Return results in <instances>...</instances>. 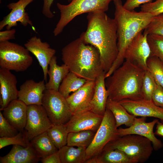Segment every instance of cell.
<instances>
[{
	"label": "cell",
	"instance_id": "obj_27",
	"mask_svg": "<svg viewBox=\"0 0 163 163\" xmlns=\"http://www.w3.org/2000/svg\"><path fill=\"white\" fill-rule=\"evenodd\" d=\"M86 148L66 145L58 149L61 163H85Z\"/></svg>",
	"mask_w": 163,
	"mask_h": 163
},
{
	"label": "cell",
	"instance_id": "obj_19",
	"mask_svg": "<svg viewBox=\"0 0 163 163\" xmlns=\"http://www.w3.org/2000/svg\"><path fill=\"white\" fill-rule=\"evenodd\" d=\"M44 81L36 82L29 79L25 81L20 86L18 99L27 106L42 105L44 92L46 89Z\"/></svg>",
	"mask_w": 163,
	"mask_h": 163
},
{
	"label": "cell",
	"instance_id": "obj_34",
	"mask_svg": "<svg viewBox=\"0 0 163 163\" xmlns=\"http://www.w3.org/2000/svg\"><path fill=\"white\" fill-rule=\"evenodd\" d=\"M157 84L148 70L145 71L142 87V93L143 99L152 101V94Z\"/></svg>",
	"mask_w": 163,
	"mask_h": 163
},
{
	"label": "cell",
	"instance_id": "obj_42",
	"mask_svg": "<svg viewBox=\"0 0 163 163\" xmlns=\"http://www.w3.org/2000/svg\"><path fill=\"white\" fill-rule=\"evenodd\" d=\"M41 161L42 163H61L58 151L41 159Z\"/></svg>",
	"mask_w": 163,
	"mask_h": 163
},
{
	"label": "cell",
	"instance_id": "obj_7",
	"mask_svg": "<svg viewBox=\"0 0 163 163\" xmlns=\"http://www.w3.org/2000/svg\"><path fill=\"white\" fill-rule=\"evenodd\" d=\"M33 62V58L25 47L9 41L0 42L1 68L22 72L27 70Z\"/></svg>",
	"mask_w": 163,
	"mask_h": 163
},
{
	"label": "cell",
	"instance_id": "obj_39",
	"mask_svg": "<svg viewBox=\"0 0 163 163\" xmlns=\"http://www.w3.org/2000/svg\"><path fill=\"white\" fill-rule=\"evenodd\" d=\"M152 0H126L123 5L126 9L130 11H133L142 5L151 2Z\"/></svg>",
	"mask_w": 163,
	"mask_h": 163
},
{
	"label": "cell",
	"instance_id": "obj_35",
	"mask_svg": "<svg viewBox=\"0 0 163 163\" xmlns=\"http://www.w3.org/2000/svg\"><path fill=\"white\" fill-rule=\"evenodd\" d=\"M143 33L163 36V13L153 16Z\"/></svg>",
	"mask_w": 163,
	"mask_h": 163
},
{
	"label": "cell",
	"instance_id": "obj_10",
	"mask_svg": "<svg viewBox=\"0 0 163 163\" xmlns=\"http://www.w3.org/2000/svg\"><path fill=\"white\" fill-rule=\"evenodd\" d=\"M53 125L42 105L27 106L26 122L24 129L30 141L35 137L46 131Z\"/></svg>",
	"mask_w": 163,
	"mask_h": 163
},
{
	"label": "cell",
	"instance_id": "obj_36",
	"mask_svg": "<svg viewBox=\"0 0 163 163\" xmlns=\"http://www.w3.org/2000/svg\"><path fill=\"white\" fill-rule=\"evenodd\" d=\"M4 117L0 111V137H10L14 136L19 132Z\"/></svg>",
	"mask_w": 163,
	"mask_h": 163
},
{
	"label": "cell",
	"instance_id": "obj_12",
	"mask_svg": "<svg viewBox=\"0 0 163 163\" xmlns=\"http://www.w3.org/2000/svg\"><path fill=\"white\" fill-rule=\"evenodd\" d=\"M146 117H136L133 123L130 126L117 129L118 134L119 136L133 134L144 137L151 142L154 149L158 150L163 147V143L156 138L153 132L154 126L158 120L155 119L151 122H146Z\"/></svg>",
	"mask_w": 163,
	"mask_h": 163
},
{
	"label": "cell",
	"instance_id": "obj_4",
	"mask_svg": "<svg viewBox=\"0 0 163 163\" xmlns=\"http://www.w3.org/2000/svg\"><path fill=\"white\" fill-rule=\"evenodd\" d=\"M145 71L129 61L124 62L105 80L108 97L117 102L143 99L142 87Z\"/></svg>",
	"mask_w": 163,
	"mask_h": 163
},
{
	"label": "cell",
	"instance_id": "obj_40",
	"mask_svg": "<svg viewBox=\"0 0 163 163\" xmlns=\"http://www.w3.org/2000/svg\"><path fill=\"white\" fill-rule=\"evenodd\" d=\"M54 0H43V5L42 9V13L43 15L49 18H53L54 14L50 10V8ZM72 0H68L70 2Z\"/></svg>",
	"mask_w": 163,
	"mask_h": 163
},
{
	"label": "cell",
	"instance_id": "obj_41",
	"mask_svg": "<svg viewBox=\"0 0 163 163\" xmlns=\"http://www.w3.org/2000/svg\"><path fill=\"white\" fill-rule=\"evenodd\" d=\"M16 30L12 29L0 32V42L15 39Z\"/></svg>",
	"mask_w": 163,
	"mask_h": 163
},
{
	"label": "cell",
	"instance_id": "obj_3",
	"mask_svg": "<svg viewBox=\"0 0 163 163\" xmlns=\"http://www.w3.org/2000/svg\"><path fill=\"white\" fill-rule=\"evenodd\" d=\"M61 54L62 60L70 71L87 80L95 81L104 71L98 50L80 37L65 46Z\"/></svg>",
	"mask_w": 163,
	"mask_h": 163
},
{
	"label": "cell",
	"instance_id": "obj_43",
	"mask_svg": "<svg viewBox=\"0 0 163 163\" xmlns=\"http://www.w3.org/2000/svg\"><path fill=\"white\" fill-rule=\"evenodd\" d=\"M156 130L155 134L163 136V123L158 121L156 123Z\"/></svg>",
	"mask_w": 163,
	"mask_h": 163
},
{
	"label": "cell",
	"instance_id": "obj_31",
	"mask_svg": "<svg viewBox=\"0 0 163 163\" xmlns=\"http://www.w3.org/2000/svg\"><path fill=\"white\" fill-rule=\"evenodd\" d=\"M147 64L149 71L157 84L163 88V62L155 56H150Z\"/></svg>",
	"mask_w": 163,
	"mask_h": 163
},
{
	"label": "cell",
	"instance_id": "obj_33",
	"mask_svg": "<svg viewBox=\"0 0 163 163\" xmlns=\"http://www.w3.org/2000/svg\"><path fill=\"white\" fill-rule=\"evenodd\" d=\"M30 144L24 129L16 136L10 137L0 138V149L10 145H19L27 147Z\"/></svg>",
	"mask_w": 163,
	"mask_h": 163
},
{
	"label": "cell",
	"instance_id": "obj_30",
	"mask_svg": "<svg viewBox=\"0 0 163 163\" xmlns=\"http://www.w3.org/2000/svg\"><path fill=\"white\" fill-rule=\"evenodd\" d=\"M46 132L58 149L67 145L69 133L65 124L53 125L49 128Z\"/></svg>",
	"mask_w": 163,
	"mask_h": 163
},
{
	"label": "cell",
	"instance_id": "obj_8",
	"mask_svg": "<svg viewBox=\"0 0 163 163\" xmlns=\"http://www.w3.org/2000/svg\"><path fill=\"white\" fill-rule=\"evenodd\" d=\"M42 105L53 125L66 124L72 114L66 98L58 91L46 89Z\"/></svg>",
	"mask_w": 163,
	"mask_h": 163
},
{
	"label": "cell",
	"instance_id": "obj_18",
	"mask_svg": "<svg viewBox=\"0 0 163 163\" xmlns=\"http://www.w3.org/2000/svg\"><path fill=\"white\" fill-rule=\"evenodd\" d=\"M17 79L10 71L0 68V111L12 101L18 99Z\"/></svg>",
	"mask_w": 163,
	"mask_h": 163
},
{
	"label": "cell",
	"instance_id": "obj_6",
	"mask_svg": "<svg viewBox=\"0 0 163 163\" xmlns=\"http://www.w3.org/2000/svg\"><path fill=\"white\" fill-rule=\"evenodd\" d=\"M113 0H72L67 5L58 3L57 6L60 12V17L54 30V36L60 34L65 27L79 15L98 11H107L110 3Z\"/></svg>",
	"mask_w": 163,
	"mask_h": 163
},
{
	"label": "cell",
	"instance_id": "obj_26",
	"mask_svg": "<svg viewBox=\"0 0 163 163\" xmlns=\"http://www.w3.org/2000/svg\"><path fill=\"white\" fill-rule=\"evenodd\" d=\"M30 142L41 159L58 151L46 131L35 137L30 141Z\"/></svg>",
	"mask_w": 163,
	"mask_h": 163
},
{
	"label": "cell",
	"instance_id": "obj_22",
	"mask_svg": "<svg viewBox=\"0 0 163 163\" xmlns=\"http://www.w3.org/2000/svg\"><path fill=\"white\" fill-rule=\"evenodd\" d=\"M106 73L103 71L95 80L94 91L91 103V110L102 116H104L105 111L108 97L105 84Z\"/></svg>",
	"mask_w": 163,
	"mask_h": 163
},
{
	"label": "cell",
	"instance_id": "obj_21",
	"mask_svg": "<svg viewBox=\"0 0 163 163\" xmlns=\"http://www.w3.org/2000/svg\"><path fill=\"white\" fill-rule=\"evenodd\" d=\"M31 143L27 147L13 145L9 152L0 157V163H36L41 160Z\"/></svg>",
	"mask_w": 163,
	"mask_h": 163
},
{
	"label": "cell",
	"instance_id": "obj_1",
	"mask_svg": "<svg viewBox=\"0 0 163 163\" xmlns=\"http://www.w3.org/2000/svg\"><path fill=\"white\" fill-rule=\"evenodd\" d=\"M87 18V30L80 37L98 50L102 68L107 73L118 53L116 21L105 12L98 11L88 13Z\"/></svg>",
	"mask_w": 163,
	"mask_h": 163
},
{
	"label": "cell",
	"instance_id": "obj_37",
	"mask_svg": "<svg viewBox=\"0 0 163 163\" xmlns=\"http://www.w3.org/2000/svg\"><path fill=\"white\" fill-rule=\"evenodd\" d=\"M141 11L149 13L153 16L163 13V0H156L142 5Z\"/></svg>",
	"mask_w": 163,
	"mask_h": 163
},
{
	"label": "cell",
	"instance_id": "obj_11",
	"mask_svg": "<svg viewBox=\"0 0 163 163\" xmlns=\"http://www.w3.org/2000/svg\"><path fill=\"white\" fill-rule=\"evenodd\" d=\"M147 34L139 33L129 45L125 53L126 60L136 65L144 70H148L147 62L151 51L147 39Z\"/></svg>",
	"mask_w": 163,
	"mask_h": 163
},
{
	"label": "cell",
	"instance_id": "obj_32",
	"mask_svg": "<svg viewBox=\"0 0 163 163\" xmlns=\"http://www.w3.org/2000/svg\"><path fill=\"white\" fill-rule=\"evenodd\" d=\"M147 39L150 48V56H155L163 62V36L149 34Z\"/></svg>",
	"mask_w": 163,
	"mask_h": 163
},
{
	"label": "cell",
	"instance_id": "obj_15",
	"mask_svg": "<svg viewBox=\"0 0 163 163\" xmlns=\"http://www.w3.org/2000/svg\"><path fill=\"white\" fill-rule=\"evenodd\" d=\"M24 46L37 59L42 69L44 80L46 81L48 66L52 58L55 56L56 50L51 48L48 43L42 42L40 38L35 36L29 39Z\"/></svg>",
	"mask_w": 163,
	"mask_h": 163
},
{
	"label": "cell",
	"instance_id": "obj_14",
	"mask_svg": "<svg viewBox=\"0 0 163 163\" xmlns=\"http://www.w3.org/2000/svg\"><path fill=\"white\" fill-rule=\"evenodd\" d=\"M118 102L132 115L136 117H152L158 118L163 123V108L156 105L152 101L144 99H125Z\"/></svg>",
	"mask_w": 163,
	"mask_h": 163
},
{
	"label": "cell",
	"instance_id": "obj_20",
	"mask_svg": "<svg viewBox=\"0 0 163 163\" xmlns=\"http://www.w3.org/2000/svg\"><path fill=\"white\" fill-rule=\"evenodd\" d=\"M27 106L17 99L10 102L2 110L5 119L19 131L24 130L26 122Z\"/></svg>",
	"mask_w": 163,
	"mask_h": 163
},
{
	"label": "cell",
	"instance_id": "obj_28",
	"mask_svg": "<svg viewBox=\"0 0 163 163\" xmlns=\"http://www.w3.org/2000/svg\"><path fill=\"white\" fill-rule=\"evenodd\" d=\"M87 80L69 72L62 81L59 89V92L66 98L72 92H74L83 86Z\"/></svg>",
	"mask_w": 163,
	"mask_h": 163
},
{
	"label": "cell",
	"instance_id": "obj_9",
	"mask_svg": "<svg viewBox=\"0 0 163 163\" xmlns=\"http://www.w3.org/2000/svg\"><path fill=\"white\" fill-rule=\"evenodd\" d=\"M117 128L112 112L106 107L101 124L86 148V160L96 156L109 142L119 137Z\"/></svg>",
	"mask_w": 163,
	"mask_h": 163
},
{
	"label": "cell",
	"instance_id": "obj_24",
	"mask_svg": "<svg viewBox=\"0 0 163 163\" xmlns=\"http://www.w3.org/2000/svg\"><path fill=\"white\" fill-rule=\"evenodd\" d=\"M87 163H136L124 152L117 149L104 150L96 156L87 160Z\"/></svg>",
	"mask_w": 163,
	"mask_h": 163
},
{
	"label": "cell",
	"instance_id": "obj_17",
	"mask_svg": "<svg viewBox=\"0 0 163 163\" xmlns=\"http://www.w3.org/2000/svg\"><path fill=\"white\" fill-rule=\"evenodd\" d=\"M95 84V81L87 80L83 86L66 98L72 114L91 110Z\"/></svg>",
	"mask_w": 163,
	"mask_h": 163
},
{
	"label": "cell",
	"instance_id": "obj_38",
	"mask_svg": "<svg viewBox=\"0 0 163 163\" xmlns=\"http://www.w3.org/2000/svg\"><path fill=\"white\" fill-rule=\"evenodd\" d=\"M152 101L157 106L163 108V88L157 85L152 97Z\"/></svg>",
	"mask_w": 163,
	"mask_h": 163
},
{
	"label": "cell",
	"instance_id": "obj_25",
	"mask_svg": "<svg viewBox=\"0 0 163 163\" xmlns=\"http://www.w3.org/2000/svg\"><path fill=\"white\" fill-rule=\"evenodd\" d=\"M106 107L112 112L116 121L117 128L122 125L129 127L133 123L136 116L129 113L119 102L112 100L108 97Z\"/></svg>",
	"mask_w": 163,
	"mask_h": 163
},
{
	"label": "cell",
	"instance_id": "obj_13",
	"mask_svg": "<svg viewBox=\"0 0 163 163\" xmlns=\"http://www.w3.org/2000/svg\"><path fill=\"white\" fill-rule=\"evenodd\" d=\"M103 116L91 110L84 111L72 114L68 121L65 124L68 133L85 130L95 132L102 121Z\"/></svg>",
	"mask_w": 163,
	"mask_h": 163
},
{
	"label": "cell",
	"instance_id": "obj_2",
	"mask_svg": "<svg viewBox=\"0 0 163 163\" xmlns=\"http://www.w3.org/2000/svg\"><path fill=\"white\" fill-rule=\"evenodd\" d=\"M115 7L114 19L117 25V57L109 71L107 78L120 67L124 62L126 50L134 37L144 30L150 23L153 16L141 11H130L123 7L121 0H113Z\"/></svg>",
	"mask_w": 163,
	"mask_h": 163
},
{
	"label": "cell",
	"instance_id": "obj_5",
	"mask_svg": "<svg viewBox=\"0 0 163 163\" xmlns=\"http://www.w3.org/2000/svg\"><path fill=\"white\" fill-rule=\"evenodd\" d=\"M115 149L123 152L136 163L146 161L154 149L151 142L148 139L133 134L119 136L109 142L103 149Z\"/></svg>",
	"mask_w": 163,
	"mask_h": 163
},
{
	"label": "cell",
	"instance_id": "obj_29",
	"mask_svg": "<svg viewBox=\"0 0 163 163\" xmlns=\"http://www.w3.org/2000/svg\"><path fill=\"white\" fill-rule=\"evenodd\" d=\"M91 130H85L68 133L67 145L86 148L92 142L96 133Z\"/></svg>",
	"mask_w": 163,
	"mask_h": 163
},
{
	"label": "cell",
	"instance_id": "obj_16",
	"mask_svg": "<svg viewBox=\"0 0 163 163\" xmlns=\"http://www.w3.org/2000/svg\"><path fill=\"white\" fill-rule=\"evenodd\" d=\"M35 0H19L16 2H12L7 6L11 10L10 12L0 22V30L6 26L7 30L17 25L20 22L24 27L28 24L33 26L32 21L30 19L28 14L25 11L26 7Z\"/></svg>",
	"mask_w": 163,
	"mask_h": 163
},
{
	"label": "cell",
	"instance_id": "obj_23",
	"mask_svg": "<svg viewBox=\"0 0 163 163\" xmlns=\"http://www.w3.org/2000/svg\"><path fill=\"white\" fill-rule=\"evenodd\" d=\"M49 65V79L45 84L46 89L59 91L61 83L70 72L69 69L64 64L60 66L58 65L57 57L55 56L52 58Z\"/></svg>",
	"mask_w": 163,
	"mask_h": 163
}]
</instances>
